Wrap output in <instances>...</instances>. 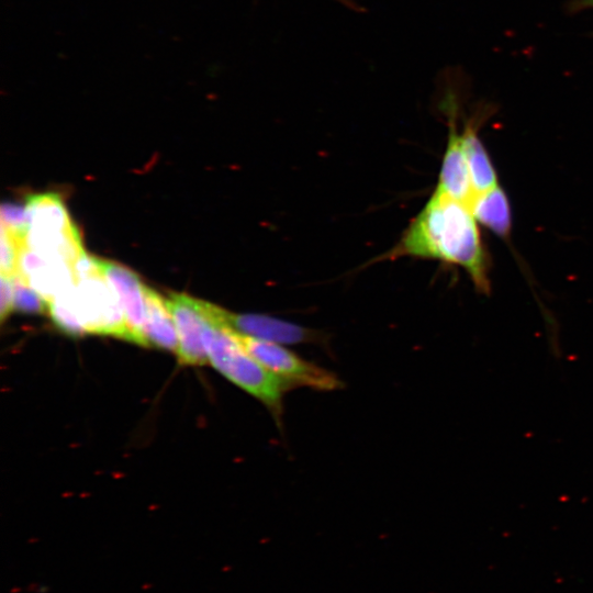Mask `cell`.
<instances>
[{"mask_svg": "<svg viewBox=\"0 0 593 593\" xmlns=\"http://www.w3.org/2000/svg\"><path fill=\"white\" fill-rule=\"evenodd\" d=\"M389 256L436 259L459 266L478 291L490 292L489 260L479 223L466 202L436 189Z\"/></svg>", "mask_w": 593, "mask_h": 593, "instance_id": "obj_1", "label": "cell"}, {"mask_svg": "<svg viewBox=\"0 0 593 593\" xmlns=\"http://www.w3.org/2000/svg\"><path fill=\"white\" fill-rule=\"evenodd\" d=\"M204 314L203 344L209 362L226 379L259 400L280 425L286 392L294 388L262 367L240 345L236 332L222 323L212 303L202 301Z\"/></svg>", "mask_w": 593, "mask_h": 593, "instance_id": "obj_2", "label": "cell"}, {"mask_svg": "<svg viewBox=\"0 0 593 593\" xmlns=\"http://www.w3.org/2000/svg\"><path fill=\"white\" fill-rule=\"evenodd\" d=\"M71 300L86 333L131 340L119 299L101 272L76 280Z\"/></svg>", "mask_w": 593, "mask_h": 593, "instance_id": "obj_3", "label": "cell"}, {"mask_svg": "<svg viewBox=\"0 0 593 593\" xmlns=\"http://www.w3.org/2000/svg\"><path fill=\"white\" fill-rule=\"evenodd\" d=\"M236 337L244 349L262 367L293 387H306L318 391H333L342 387L340 380L333 372L304 360L282 344L237 332Z\"/></svg>", "mask_w": 593, "mask_h": 593, "instance_id": "obj_4", "label": "cell"}, {"mask_svg": "<svg viewBox=\"0 0 593 593\" xmlns=\"http://www.w3.org/2000/svg\"><path fill=\"white\" fill-rule=\"evenodd\" d=\"M214 315L231 329L278 344H318L325 336L316 331L262 314L233 313L213 304Z\"/></svg>", "mask_w": 593, "mask_h": 593, "instance_id": "obj_5", "label": "cell"}, {"mask_svg": "<svg viewBox=\"0 0 593 593\" xmlns=\"http://www.w3.org/2000/svg\"><path fill=\"white\" fill-rule=\"evenodd\" d=\"M179 339L178 360L186 366H204L209 358L203 344L204 314L201 300L186 293H170L166 299Z\"/></svg>", "mask_w": 593, "mask_h": 593, "instance_id": "obj_6", "label": "cell"}, {"mask_svg": "<svg viewBox=\"0 0 593 593\" xmlns=\"http://www.w3.org/2000/svg\"><path fill=\"white\" fill-rule=\"evenodd\" d=\"M99 266L119 299L130 332V342L147 347L144 336L145 284L134 271L116 262L99 259Z\"/></svg>", "mask_w": 593, "mask_h": 593, "instance_id": "obj_7", "label": "cell"}, {"mask_svg": "<svg viewBox=\"0 0 593 593\" xmlns=\"http://www.w3.org/2000/svg\"><path fill=\"white\" fill-rule=\"evenodd\" d=\"M436 190L466 203L473 194L462 134L454 125L449 130Z\"/></svg>", "mask_w": 593, "mask_h": 593, "instance_id": "obj_8", "label": "cell"}, {"mask_svg": "<svg viewBox=\"0 0 593 593\" xmlns=\"http://www.w3.org/2000/svg\"><path fill=\"white\" fill-rule=\"evenodd\" d=\"M25 209L29 232L66 233L77 228L57 193L31 194L26 198Z\"/></svg>", "mask_w": 593, "mask_h": 593, "instance_id": "obj_9", "label": "cell"}, {"mask_svg": "<svg viewBox=\"0 0 593 593\" xmlns=\"http://www.w3.org/2000/svg\"><path fill=\"white\" fill-rule=\"evenodd\" d=\"M146 318L144 336L148 346L178 353L179 339L172 315L164 299L145 286Z\"/></svg>", "mask_w": 593, "mask_h": 593, "instance_id": "obj_10", "label": "cell"}, {"mask_svg": "<svg viewBox=\"0 0 593 593\" xmlns=\"http://www.w3.org/2000/svg\"><path fill=\"white\" fill-rule=\"evenodd\" d=\"M467 204L479 224L501 237L508 236L512 228L511 205L506 193L499 184L473 193Z\"/></svg>", "mask_w": 593, "mask_h": 593, "instance_id": "obj_11", "label": "cell"}, {"mask_svg": "<svg viewBox=\"0 0 593 593\" xmlns=\"http://www.w3.org/2000/svg\"><path fill=\"white\" fill-rule=\"evenodd\" d=\"M461 134L473 193L497 186L496 171L474 123L468 124Z\"/></svg>", "mask_w": 593, "mask_h": 593, "instance_id": "obj_12", "label": "cell"}, {"mask_svg": "<svg viewBox=\"0 0 593 593\" xmlns=\"http://www.w3.org/2000/svg\"><path fill=\"white\" fill-rule=\"evenodd\" d=\"M74 286L53 300L48 301V314L54 324L64 333L72 336H79L86 333V331L72 304L71 290Z\"/></svg>", "mask_w": 593, "mask_h": 593, "instance_id": "obj_13", "label": "cell"}, {"mask_svg": "<svg viewBox=\"0 0 593 593\" xmlns=\"http://www.w3.org/2000/svg\"><path fill=\"white\" fill-rule=\"evenodd\" d=\"M13 310L29 313H48V302L19 275L12 277Z\"/></svg>", "mask_w": 593, "mask_h": 593, "instance_id": "obj_14", "label": "cell"}, {"mask_svg": "<svg viewBox=\"0 0 593 593\" xmlns=\"http://www.w3.org/2000/svg\"><path fill=\"white\" fill-rule=\"evenodd\" d=\"M1 227L5 228L14 237L26 242L29 221L25 205L4 202L1 205Z\"/></svg>", "mask_w": 593, "mask_h": 593, "instance_id": "obj_15", "label": "cell"}, {"mask_svg": "<svg viewBox=\"0 0 593 593\" xmlns=\"http://www.w3.org/2000/svg\"><path fill=\"white\" fill-rule=\"evenodd\" d=\"M25 244L1 227V275L12 278L18 273L20 250Z\"/></svg>", "mask_w": 593, "mask_h": 593, "instance_id": "obj_16", "label": "cell"}, {"mask_svg": "<svg viewBox=\"0 0 593 593\" xmlns=\"http://www.w3.org/2000/svg\"><path fill=\"white\" fill-rule=\"evenodd\" d=\"M0 318L3 322L13 311V282L11 277L1 275Z\"/></svg>", "mask_w": 593, "mask_h": 593, "instance_id": "obj_17", "label": "cell"}, {"mask_svg": "<svg viewBox=\"0 0 593 593\" xmlns=\"http://www.w3.org/2000/svg\"><path fill=\"white\" fill-rule=\"evenodd\" d=\"M568 10L571 13H577L584 10H593V0H570Z\"/></svg>", "mask_w": 593, "mask_h": 593, "instance_id": "obj_18", "label": "cell"}]
</instances>
